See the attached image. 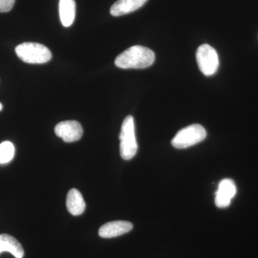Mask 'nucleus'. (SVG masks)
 Masks as SVG:
<instances>
[{"label":"nucleus","instance_id":"2","mask_svg":"<svg viewBox=\"0 0 258 258\" xmlns=\"http://www.w3.org/2000/svg\"><path fill=\"white\" fill-rule=\"evenodd\" d=\"M15 52L20 60L30 64H43L52 58L50 50L37 42L20 44L15 48Z\"/></svg>","mask_w":258,"mask_h":258},{"label":"nucleus","instance_id":"7","mask_svg":"<svg viewBox=\"0 0 258 258\" xmlns=\"http://www.w3.org/2000/svg\"><path fill=\"white\" fill-rule=\"evenodd\" d=\"M237 187L233 180L225 179L219 184L215 198L217 208H225L230 205L231 200L235 196Z\"/></svg>","mask_w":258,"mask_h":258},{"label":"nucleus","instance_id":"13","mask_svg":"<svg viewBox=\"0 0 258 258\" xmlns=\"http://www.w3.org/2000/svg\"><path fill=\"white\" fill-rule=\"evenodd\" d=\"M15 147L11 142H4L0 144V164L10 162L15 156Z\"/></svg>","mask_w":258,"mask_h":258},{"label":"nucleus","instance_id":"1","mask_svg":"<svg viewBox=\"0 0 258 258\" xmlns=\"http://www.w3.org/2000/svg\"><path fill=\"white\" fill-rule=\"evenodd\" d=\"M155 54L148 47L134 45L123 51L115 58V64L122 69H143L152 66Z\"/></svg>","mask_w":258,"mask_h":258},{"label":"nucleus","instance_id":"4","mask_svg":"<svg viewBox=\"0 0 258 258\" xmlns=\"http://www.w3.org/2000/svg\"><path fill=\"white\" fill-rule=\"evenodd\" d=\"M207 132L203 125L192 124L181 129L171 141L176 149H186L205 140Z\"/></svg>","mask_w":258,"mask_h":258},{"label":"nucleus","instance_id":"9","mask_svg":"<svg viewBox=\"0 0 258 258\" xmlns=\"http://www.w3.org/2000/svg\"><path fill=\"white\" fill-rule=\"evenodd\" d=\"M147 0H118L112 5L110 13L114 17L133 13L143 7Z\"/></svg>","mask_w":258,"mask_h":258},{"label":"nucleus","instance_id":"5","mask_svg":"<svg viewBox=\"0 0 258 258\" xmlns=\"http://www.w3.org/2000/svg\"><path fill=\"white\" fill-rule=\"evenodd\" d=\"M199 69L205 76H212L219 68V57L215 49L208 44L200 45L197 50Z\"/></svg>","mask_w":258,"mask_h":258},{"label":"nucleus","instance_id":"6","mask_svg":"<svg viewBox=\"0 0 258 258\" xmlns=\"http://www.w3.org/2000/svg\"><path fill=\"white\" fill-rule=\"evenodd\" d=\"M55 133L64 142L71 143L81 139L83 130L79 122L76 120H64L56 125Z\"/></svg>","mask_w":258,"mask_h":258},{"label":"nucleus","instance_id":"11","mask_svg":"<svg viewBox=\"0 0 258 258\" xmlns=\"http://www.w3.org/2000/svg\"><path fill=\"white\" fill-rule=\"evenodd\" d=\"M3 252H10L16 258H23L25 253L22 244L8 234L0 235V253Z\"/></svg>","mask_w":258,"mask_h":258},{"label":"nucleus","instance_id":"14","mask_svg":"<svg viewBox=\"0 0 258 258\" xmlns=\"http://www.w3.org/2000/svg\"><path fill=\"white\" fill-rule=\"evenodd\" d=\"M15 0H0V13L10 12L14 6Z\"/></svg>","mask_w":258,"mask_h":258},{"label":"nucleus","instance_id":"15","mask_svg":"<svg viewBox=\"0 0 258 258\" xmlns=\"http://www.w3.org/2000/svg\"><path fill=\"white\" fill-rule=\"evenodd\" d=\"M3 104H2L1 103H0V111H1L2 110H3Z\"/></svg>","mask_w":258,"mask_h":258},{"label":"nucleus","instance_id":"10","mask_svg":"<svg viewBox=\"0 0 258 258\" xmlns=\"http://www.w3.org/2000/svg\"><path fill=\"white\" fill-rule=\"evenodd\" d=\"M66 206L71 215L79 216L82 215L86 209V203L79 190L71 189L68 193Z\"/></svg>","mask_w":258,"mask_h":258},{"label":"nucleus","instance_id":"8","mask_svg":"<svg viewBox=\"0 0 258 258\" xmlns=\"http://www.w3.org/2000/svg\"><path fill=\"white\" fill-rule=\"evenodd\" d=\"M133 229V225L130 222L113 221L107 222L100 227L98 235L103 238H113L128 233Z\"/></svg>","mask_w":258,"mask_h":258},{"label":"nucleus","instance_id":"3","mask_svg":"<svg viewBox=\"0 0 258 258\" xmlns=\"http://www.w3.org/2000/svg\"><path fill=\"white\" fill-rule=\"evenodd\" d=\"M119 139L120 156L124 160H130L136 155L138 150L134 120L132 115H128L123 120Z\"/></svg>","mask_w":258,"mask_h":258},{"label":"nucleus","instance_id":"12","mask_svg":"<svg viewBox=\"0 0 258 258\" xmlns=\"http://www.w3.org/2000/svg\"><path fill=\"white\" fill-rule=\"evenodd\" d=\"M59 13L62 25L66 28L71 26L76 18L75 0H60Z\"/></svg>","mask_w":258,"mask_h":258}]
</instances>
